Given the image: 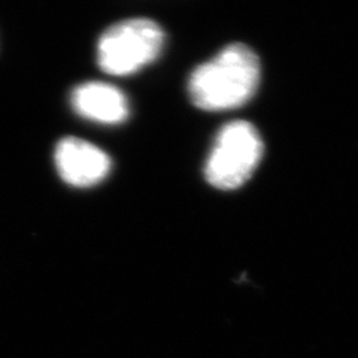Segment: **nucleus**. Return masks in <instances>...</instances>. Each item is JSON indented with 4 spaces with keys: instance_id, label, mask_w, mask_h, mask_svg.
Wrapping results in <instances>:
<instances>
[{
    "instance_id": "nucleus-3",
    "label": "nucleus",
    "mask_w": 358,
    "mask_h": 358,
    "mask_svg": "<svg viewBox=\"0 0 358 358\" xmlns=\"http://www.w3.org/2000/svg\"><path fill=\"white\" fill-rule=\"evenodd\" d=\"M263 155L259 131L246 121L224 126L205 166L206 181L220 189H233L248 181Z\"/></svg>"
},
{
    "instance_id": "nucleus-2",
    "label": "nucleus",
    "mask_w": 358,
    "mask_h": 358,
    "mask_svg": "<svg viewBox=\"0 0 358 358\" xmlns=\"http://www.w3.org/2000/svg\"><path fill=\"white\" fill-rule=\"evenodd\" d=\"M164 31L148 18L122 20L108 27L97 42V64L105 73L124 76L159 59Z\"/></svg>"
},
{
    "instance_id": "nucleus-4",
    "label": "nucleus",
    "mask_w": 358,
    "mask_h": 358,
    "mask_svg": "<svg viewBox=\"0 0 358 358\" xmlns=\"http://www.w3.org/2000/svg\"><path fill=\"white\" fill-rule=\"evenodd\" d=\"M54 162L63 181L76 188L97 185L110 171L109 155L78 138L62 139L55 147Z\"/></svg>"
},
{
    "instance_id": "nucleus-5",
    "label": "nucleus",
    "mask_w": 358,
    "mask_h": 358,
    "mask_svg": "<svg viewBox=\"0 0 358 358\" xmlns=\"http://www.w3.org/2000/svg\"><path fill=\"white\" fill-rule=\"evenodd\" d=\"M71 103L78 115L102 124H120L130 114L124 93L106 83L90 81L76 85L71 96Z\"/></svg>"
},
{
    "instance_id": "nucleus-1",
    "label": "nucleus",
    "mask_w": 358,
    "mask_h": 358,
    "mask_svg": "<svg viewBox=\"0 0 358 358\" xmlns=\"http://www.w3.org/2000/svg\"><path fill=\"white\" fill-rule=\"evenodd\" d=\"M259 83L257 55L245 45L234 43L197 67L189 76L188 94L200 109L226 110L248 102Z\"/></svg>"
}]
</instances>
